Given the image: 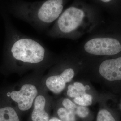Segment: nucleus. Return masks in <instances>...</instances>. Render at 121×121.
Returning <instances> with one entry per match:
<instances>
[{"label":"nucleus","instance_id":"obj_1","mask_svg":"<svg viewBox=\"0 0 121 121\" xmlns=\"http://www.w3.org/2000/svg\"><path fill=\"white\" fill-rule=\"evenodd\" d=\"M101 11L86 0H74L47 30L53 38H75L92 32L104 21Z\"/></svg>","mask_w":121,"mask_h":121},{"label":"nucleus","instance_id":"obj_2","mask_svg":"<svg viewBox=\"0 0 121 121\" xmlns=\"http://www.w3.org/2000/svg\"><path fill=\"white\" fill-rule=\"evenodd\" d=\"M69 0H45L28 2L8 0L6 11L39 30L48 29L64 10Z\"/></svg>","mask_w":121,"mask_h":121},{"label":"nucleus","instance_id":"obj_3","mask_svg":"<svg viewBox=\"0 0 121 121\" xmlns=\"http://www.w3.org/2000/svg\"><path fill=\"white\" fill-rule=\"evenodd\" d=\"M7 33L11 36L9 52L12 58L22 67L41 65L48 59L49 53L34 39L22 35L13 27L6 14L2 13Z\"/></svg>","mask_w":121,"mask_h":121},{"label":"nucleus","instance_id":"obj_4","mask_svg":"<svg viewBox=\"0 0 121 121\" xmlns=\"http://www.w3.org/2000/svg\"><path fill=\"white\" fill-rule=\"evenodd\" d=\"M101 32L88 39L83 49L93 56H113L121 52V20L104 21L99 25Z\"/></svg>","mask_w":121,"mask_h":121},{"label":"nucleus","instance_id":"obj_5","mask_svg":"<svg viewBox=\"0 0 121 121\" xmlns=\"http://www.w3.org/2000/svg\"><path fill=\"white\" fill-rule=\"evenodd\" d=\"M39 91L34 83L26 82L22 84L17 90L8 92L7 95L16 104L20 111H26L32 107Z\"/></svg>","mask_w":121,"mask_h":121},{"label":"nucleus","instance_id":"obj_6","mask_svg":"<svg viewBox=\"0 0 121 121\" xmlns=\"http://www.w3.org/2000/svg\"><path fill=\"white\" fill-rule=\"evenodd\" d=\"M75 74L74 69L67 68L59 73H53L48 76L44 81L45 88L54 94H59L66 88L67 83L70 82Z\"/></svg>","mask_w":121,"mask_h":121},{"label":"nucleus","instance_id":"obj_7","mask_svg":"<svg viewBox=\"0 0 121 121\" xmlns=\"http://www.w3.org/2000/svg\"><path fill=\"white\" fill-rule=\"evenodd\" d=\"M99 70L100 74L108 81L121 80V56L104 60Z\"/></svg>","mask_w":121,"mask_h":121},{"label":"nucleus","instance_id":"obj_8","mask_svg":"<svg viewBox=\"0 0 121 121\" xmlns=\"http://www.w3.org/2000/svg\"><path fill=\"white\" fill-rule=\"evenodd\" d=\"M49 101L46 94L40 90L32 106L33 110L31 114L32 121H49V116L46 108Z\"/></svg>","mask_w":121,"mask_h":121},{"label":"nucleus","instance_id":"obj_9","mask_svg":"<svg viewBox=\"0 0 121 121\" xmlns=\"http://www.w3.org/2000/svg\"><path fill=\"white\" fill-rule=\"evenodd\" d=\"M112 19L121 20V0H86Z\"/></svg>","mask_w":121,"mask_h":121},{"label":"nucleus","instance_id":"obj_10","mask_svg":"<svg viewBox=\"0 0 121 121\" xmlns=\"http://www.w3.org/2000/svg\"><path fill=\"white\" fill-rule=\"evenodd\" d=\"M87 86H85L82 83L75 82L70 84L67 87L66 94L67 96L73 99L80 97L86 93V90L88 89Z\"/></svg>","mask_w":121,"mask_h":121},{"label":"nucleus","instance_id":"obj_11","mask_svg":"<svg viewBox=\"0 0 121 121\" xmlns=\"http://www.w3.org/2000/svg\"><path fill=\"white\" fill-rule=\"evenodd\" d=\"M0 121H20V119L15 109L7 106L0 108Z\"/></svg>","mask_w":121,"mask_h":121},{"label":"nucleus","instance_id":"obj_12","mask_svg":"<svg viewBox=\"0 0 121 121\" xmlns=\"http://www.w3.org/2000/svg\"><path fill=\"white\" fill-rule=\"evenodd\" d=\"M57 114L59 119L63 121H76V116L71 111L61 107L58 108Z\"/></svg>","mask_w":121,"mask_h":121},{"label":"nucleus","instance_id":"obj_13","mask_svg":"<svg viewBox=\"0 0 121 121\" xmlns=\"http://www.w3.org/2000/svg\"><path fill=\"white\" fill-rule=\"evenodd\" d=\"M92 99L91 95L86 93L80 97L74 98L73 99V101L78 105L87 107L92 104Z\"/></svg>","mask_w":121,"mask_h":121},{"label":"nucleus","instance_id":"obj_14","mask_svg":"<svg viewBox=\"0 0 121 121\" xmlns=\"http://www.w3.org/2000/svg\"><path fill=\"white\" fill-rule=\"evenodd\" d=\"M96 121H116L108 110L102 109L98 112Z\"/></svg>","mask_w":121,"mask_h":121},{"label":"nucleus","instance_id":"obj_15","mask_svg":"<svg viewBox=\"0 0 121 121\" xmlns=\"http://www.w3.org/2000/svg\"><path fill=\"white\" fill-rule=\"evenodd\" d=\"M74 112L76 116L79 117L80 118H85L88 116L90 111L87 107L80 106L77 104Z\"/></svg>","mask_w":121,"mask_h":121},{"label":"nucleus","instance_id":"obj_16","mask_svg":"<svg viewBox=\"0 0 121 121\" xmlns=\"http://www.w3.org/2000/svg\"><path fill=\"white\" fill-rule=\"evenodd\" d=\"M49 121H63L61 120L59 118H58L56 117H53L49 119Z\"/></svg>","mask_w":121,"mask_h":121}]
</instances>
